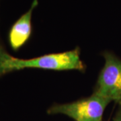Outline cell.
I'll use <instances>...</instances> for the list:
<instances>
[{"mask_svg":"<svg viewBox=\"0 0 121 121\" xmlns=\"http://www.w3.org/2000/svg\"><path fill=\"white\" fill-rule=\"evenodd\" d=\"M38 5V0H34L29 9L22 15L10 28L8 40L10 47L13 51H18L30 39L32 34V13Z\"/></svg>","mask_w":121,"mask_h":121,"instance_id":"277c9868","label":"cell"},{"mask_svg":"<svg viewBox=\"0 0 121 121\" xmlns=\"http://www.w3.org/2000/svg\"><path fill=\"white\" fill-rule=\"evenodd\" d=\"M104 64L99 72L94 94L117 104L121 102V59L114 53H102Z\"/></svg>","mask_w":121,"mask_h":121,"instance_id":"3957f363","label":"cell"},{"mask_svg":"<svg viewBox=\"0 0 121 121\" xmlns=\"http://www.w3.org/2000/svg\"><path fill=\"white\" fill-rule=\"evenodd\" d=\"M13 56L5 50L3 44L0 42V77L11 72L9 63Z\"/></svg>","mask_w":121,"mask_h":121,"instance_id":"5b68a950","label":"cell"},{"mask_svg":"<svg viewBox=\"0 0 121 121\" xmlns=\"http://www.w3.org/2000/svg\"><path fill=\"white\" fill-rule=\"evenodd\" d=\"M113 121H121V102L118 104V108L113 117Z\"/></svg>","mask_w":121,"mask_h":121,"instance_id":"8992f818","label":"cell"},{"mask_svg":"<svg viewBox=\"0 0 121 121\" xmlns=\"http://www.w3.org/2000/svg\"><path fill=\"white\" fill-rule=\"evenodd\" d=\"M9 68L11 72L30 68L57 71L75 70L84 72L86 66L80 57L79 48L77 47L71 51L44 55L28 59L13 56L9 63Z\"/></svg>","mask_w":121,"mask_h":121,"instance_id":"6da1fadb","label":"cell"},{"mask_svg":"<svg viewBox=\"0 0 121 121\" xmlns=\"http://www.w3.org/2000/svg\"></svg>","mask_w":121,"mask_h":121,"instance_id":"52a82bcc","label":"cell"},{"mask_svg":"<svg viewBox=\"0 0 121 121\" xmlns=\"http://www.w3.org/2000/svg\"><path fill=\"white\" fill-rule=\"evenodd\" d=\"M112 102L92 94L90 96L65 104H54L47 109L48 114H62L75 121H102L106 107Z\"/></svg>","mask_w":121,"mask_h":121,"instance_id":"7a4b0ae2","label":"cell"}]
</instances>
